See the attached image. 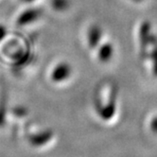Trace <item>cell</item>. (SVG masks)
<instances>
[{
    "instance_id": "7a4b0ae2",
    "label": "cell",
    "mask_w": 157,
    "mask_h": 157,
    "mask_svg": "<svg viewBox=\"0 0 157 157\" xmlns=\"http://www.w3.org/2000/svg\"><path fill=\"white\" fill-rule=\"evenodd\" d=\"M86 40H87V44L89 48L95 51L97 48L98 47V44L103 40L102 30L98 26H92L87 31Z\"/></svg>"
},
{
    "instance_id": "8992f818",
    "label": "cell",
    "mask_w": 157,
    "mask_h": 157,
    "mask_svg": "<svg viewBox=\"0 0 157 157\" xmlns=\"http://www.w3.org/2000/svg\"><path fill=\"white\" fill-rule=\"evenodd\" d=\"M133 1H136V2H140V1H143V0H133Z\"/></svg>"
},
{
    "instance_id": "277c9868",
    "label": "cell",
    "mask_w": 157,
    "mask_h": 157,
    "mask_svg": "<svg viewBox=\"0 0 157 157\" xmlns=\"http://www.w3.org/2000/svg\"><path fill=\"white\" fill-rule=\"evenodd\" d=\"M69 5V0H52L51 1V6L56 12H64L68 9Z\"/></svg>"
},
{
    "instance_id": "6da1fadb",
    "label": "cell",
    "mask_w": 157,
    "mask_h": 157,
    "mask_svg": "<svg viewBox=\"0 0 157 157\" xmlns=\"http://www.w3.org/2000/svg\"><path fill=\"white\" fill-rule=\"evenodd\" d=\"M71 74V66L66 62H60L56 64L51 72V78L56 82H60L65 81Z\"/></svg>"
},
{
    "instance_id": "5b68a950",
    "label": "cell",
    "mask_w": 157,
    "mask_h": 157,
    "mask_svg": "<svg viewBox=\"0 0 157 157\" xmlns=\"http://www.w3.org/2000/svg\"><path fill=\"white\" fill-rule=\"evenodd\" d=\"M24 1H26L27 3H31L33 1H35V0H24Z\"/></svg>"
},
{
    "instance_id": "3957f363",
    "label": "cell",
    "mask_w": 157,
    "mask_h": 157,
    "mask_svg": "<svg viewBox=\"0 0 157 157\" xmlns=\"http://www.w3.org/2000/svg\"><path fill=\"white\" fill-rule=\"evenodd\" d=\"M98 56V59L101 62H108L110 59H112L114 55V46L111 42L105 40L103 38V40L101 41L98 44V47L97 48V49L95 50Z\"/></svg>"
}]
</instances>
